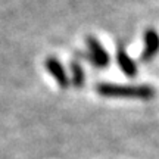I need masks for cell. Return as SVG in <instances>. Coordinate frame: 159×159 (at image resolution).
Masks as SVG:
<instances>
[{
  "label": "cell",
  "instance_id": "6da1fadb",
  "mask_svg": "<svg viewBox=\"0 0 159 159\" xmlns=\"http://www.w3.org/2000/svg\"><path fill=\"white\" fill-rule=\"evenodd\" d=\"M97 93L105 97H137L150 99L155 96V89L150 85H121L103 83L96 87Z\"/></svg>",
  "mask_w": 159,
  "mask_h": 159
},
{
  "label": "cell",
  "instance_id": "7a4b0ae2",
  "mask_svg": "<svg viewBox=\"0 0 159 159\" xmlns=\"http://www.w3.org/2000/svg\"><path fill=\"white\" fill-rule=\"evenodd\" d=\"M85 44H87V49H89V53H87V59L90 61V63L94 66V68H106L111 62V57H109V53L106 52V49L100 44V41L96 39V37H87L85 39Z\"/></svg>",
  "mask_w": 159,
  "mask_h": 159
},
{
  "label": "cell",
  "instance_id": "3957f363",
  "mask_svg": "<svg viewBox=\"0 0 159 159\" xmlns=\"http://www.w3.org/2000/svg\"><path fill=\"white\" fill-rule=\"evenodd\" d=\"M143 41H144V46H143V52L140 57L143 62H148L150 59H153L159 52V34L156 33V30H146L144 35H143Z\"/></svg>",
  "mask_w": 159,
  "mask_h": 159
},
{
  "label": "cell",
  "instance_id": "277c9868",
  "mask_svg": "<svg viewBox=\"0 0 159 159\" xmlns=\"http://www.w3.org/2000/svg\"><path fill=\"white\" fill-rule=\"evenodd\" d=\"M44 65H46V69L49 71V74L56 80V83L59 84V87L65 90V89L69 85L71 81H69V77L66 75V71L63 68V65L61 63V61L56 59V57L50 56V57L46 59Z\"/></svg>",
  "mask_w": 159,
  "mask_h": 159
},
{
  "label": "cell",
  "instance_id": "5b68a950",
  "mask_svg": "<svg viewBox=\"0 0 159 159\" xmlns=\"http://www.w3.org/2000/svg\"><path fill=\"white\" fill-rule=\"evenodd\" d=\"M116 62H118L119 69H121L127 77H136L137 72H139L137 63L128 56V53L125 52L124 47H118V52H116Z\"/></svg>",
  "mask_w": 159,
  "mask_h": 159
},
{
  "label": "cell",
  "instance_id": "8992f818",
  "mask_svg": "<svg viewBox=\"0 0 159 159\" xmlns=\"http://www.w3.org/2000/svg\"><path fill=\"white\" fill-rule=\"evenodd\" d=\"M84 69L81 66V63L77 61H72L71 62V81H72V84L77 89H80L84 84Z\"/></svg>",
  "mask_w": 159,
  "mask_h": 159
}]
</instances>
